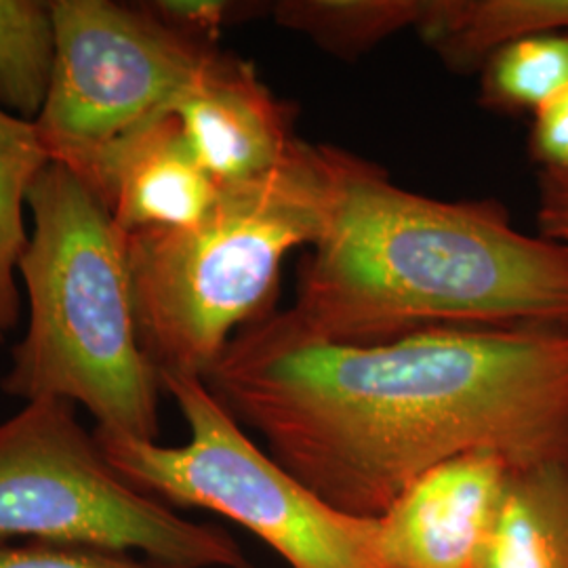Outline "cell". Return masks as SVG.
<instances>
[{
	"label": "cell",
	"mask_w": 568,
	"mask_h": 568,
	"mask_svg": "<svg viewBox=\"0 0 568 568\" xmlns=\"http://www.w3.org/2000/svg\"><path fill=\"white\" fill-rule=\"evenodd\" d=\"M230 417L331 508L379 518L469 453L568 464V326L438 328L331 344L286 310L241 328L203 377Z\"/></svg>",
	"instance_id": "6da1fadb"
},
{
	"label": "cell",
	"mask_w": 568,
	"mask_h": 568,
	"mask_svg": "<svg viewBox=\"0 0 568 568\" xmlns=\"http://www.w3.org/2000/svg\"><path fill=\"white\" fill-rule=\"evenodd\" d=\"M286 310L331 344L438 328L568 326V248L530 236L493 201L448 203L335 148L325 230Z\"/></svg>",
	"instance_id": "7a4b0ae2"
},
{
	"label": "cell",
	"mask_w": 568,
	"mask_h": 568,
	"mask_svg": "<svg viewBox=\"0 0 568 568\" xmlns=\"http://www.w3.org/2000/svg\"><path fill=\"white\" fill-rule=\"evenodd\" d=\"M32 234L20 260L30 323L0 387L26 405L68 400L95 429L156 443L161 375L143 352L126 267V234L65 164L28 194Z\"/></svg>",
	"instance_id": "3957f363"
},
{
	"label": "cell",
	"mask_w": 568,
	"mask_h": 568,
	"mask_svg": "<svg viewBox=\"0 0 568 568\" xmlns=\"http://www.w3.org/2000/svg\"><path fill=\"white\" fill-rule=\"evenodd\" d=\"M335 145L297 140L270 171L220 183L196 224L126 234L131 302L159 375L203 379L274 307L286 255L312 246L333 199Z\"/></svg>",
	"instance_id": "277c9868"
},
{
	"label": "cell",
	"mask_w": 568,
	"mask_h": 568,
	"mask_svg": "<svg viewBox=\"0 0 568 568\" xmlns=\"http://www.w3.org/2000/svg\"><path fill=\"white\" fill-rule=\"evenodd\" d=\"M190 440L182 447L95 429L108 464L169 508L215 511L274 549L291 568H386L379 520L331 508L257 447L203 379L164 375Z\"/></svg>",
	"instance_id": "5b68a950"
},
{
	"label": "cell",
	"mask_w": 568,
	"mask_h": 568,
	"mask_svg": "<svg viewBox=\"0 0 568 568\" xmlns=\"http://www.w3.org/2000/svg\"><path fill=\"white\" fill-rule=\"evenodd\" d=\"M133 554L180 568H253L225 530L187 520L108 464L68 400L28 403L0 424V546Z\"/></svg>",
	"instance_id": "8992f818"
},
{
	"label": "cell",
	"mask_w": 568,
	"mask_h": 568,
	"mask_svg": "<svg viewBox=\"0 0 568 568\" xmlns=\"http://www.w3.org/2000/svg\"><path fill=\"white\" fill-rule=\"evenodd\" d=\"M58 61L37 126L70 163L164 112L220 47L192 41L143 2L53 0Z\"/></svg>",
	"instance_id": "52a82bcc"
},
{
	"label": "cell",
	"mask_w": 568,
	"mask_h": 568,
	"mask_svg": "<svg viewBox=\"0 0 568 568\" xmlns=\"http://www.w3.org/2000/svg\"><path fill=\"white\" fill-rule=\"evenodd\" d=\"M508 474L493 453L427 469L377 518L386 568H478Z\"/></svg>",
	"instance_id": "ba28073f"
},
{
	"label": "cell",
	"mask_w": 568,
	"mask_h": 568,
	"mask_svg": "<svg viewBox=\"0 0 568 568\" xmlns=\"http://www.w3.org/2000/svg\"><path fill=\"white\" fill-rule=\"evenodd\" d=\"M65 164L105 204L124 234L196 224L215 201V182L171 110Z\"/></svg>",
	"instance_id": "9c48e42d"
},
{
	"label": "cell",
	"mask_w": 568,
	"mask_h": 568,
	"mask_svg": "<svg viewBox=\"0 0 568 568\" xmlns=\"http://www.w3.org/2000/svg\"><path fill=\"white\" fill-rule=\"evenodd\" d=\"M169 110L217 183L265 173L297 143L291 108L272 93L251 61L222 49L206 58Z\"/></svg>",
	"instance_id": "30bf717a"
},
{
	"label": "cell",
	"mask_w": 568,
	"mask_h": 568,
	"mask_svg": "<svg viewBox=\"0 0 568 568\" xmlns=\"http://www.w3.org/2000/svg\"><path fill=\"white\" fill-rule=\"evenodd\" d=\"M478 568H568V464L509 469Z\"/></svg>",
	"instance_id": "8fae6325"
},
{
	"label": "cell",
	"mask_w": 568,
	"mask_h": 568,
	"mask_svg": "<svg viewBox=\"0 0 568 568\" xmlns=\"http://www.w3.org/2000/svg\"><path fill=\"white\" fill-rule=\"evenodd\" d=\"M417 32L453 70H480L509 42L568 34V0H427Z\"/></svg>",
	"instance_id": "7c38bea8"
},
{
	"label": "cell",
	"mask_w": 568,
	"mask_h": 568,
	"mask_svg": "<svg viewBox=\"0 0 568 568\" xmlns=\"http://www.w3.org/2000/svg\"><path fill=\"white\" fill-rule=\"evenodd\" d=\"M51 152L37 122L0 108V342L20 323V260L30 241L23 206Z\"/></svg>",
	"instance_id": "4fadbf2b"
},
{
	"label": "cell",
	"mask_w": 568,
	"mask_h": 568,
	"mask_svg": "<svg viewBox=\"0 0 568 568\" xmlns=\"http://www.w3.org/2000/svg\"><path fill=\"white\" fill-rule=\"evenodd\" d=\"M426 7L427 0H281L270 13L284 30L354 60L406 28L417 30Z\"/></svg>",
	"instance_id": "5bb4252c"
},
{
	"label": "cell",
	"mask_w": 568,
	"mask_h": 568,
	"mask_svg": "<svg viewBox=\"0 0 568 568\" xmlns=\"http://www.w3.org/2000/svg\"><path fill=\"white\" fill-rule=\"evenodd\" d=\"M58 61L53 0H0V108L37 122Z\"/></svg>",
	"instance_id": "9a60e30c"
},
{
	"label": "cell",
	"mask_w": 568,
	"mask_h": 568,
	"mask_svg": "<svg viewBox=\"0 0 568 568\" xmlns=\"http://www.w3.org/2000/svg\"><path fill=\"white\" fill-rule=\"evenodd\" d=\"M480 72V102L488 110L535 114L568 89V34L509 42Z\"/></svg>",
	"instance_id": "2e32d148"
},
{
	"label": "cell",
	"mask_w": 568,
	"mask_h": 568,
	"mask_svg": "<svg viewBox=\"0 0 568 568\" xmlns=\"http://www.w3.org/2000/svg\"><path fill=\"white\" fill-rule=\"evenodd\" d=\"M0 568H180L133 554L49 544L0 546Z\"/></svg>",
	"instance_id": "e0dca14e"
},
{
	"label": "cell",
	"mask_w": 568,
	"mask_h": 568,
	"mask_svg": "<svg viewBox=\"0 0 568 568\" xmlns=\"http://www.w3.org/2000/svg\"><path fill=\"white\" fill-rule=\"evenodd\" d=\"M143 7L183 37L220 47L225 26L253 13L255 4L230 0H152L143 2Z\"/></svg>",
	"instance_id": "ac0fdd59"
},
{
	"label": "cell",
	"mask_w": 568,
	"mask_h": 568,
	"mask_svg": "<svg viewBox=\"0 0 568 568\" xmlns=\"http://www.w3.org/2000/svg\"><path fill=\"white\" fill-rule=\"evenodd\" d=\"M530 154L541 169L568 171V89L535 112Z\"/></svg>",
	"instance_id": "d6986e66"
},
{
	"label": "cell",
	"mask_w": 568,
	"mask_h": 568,
	"mask_svg": "<svg viewBox=\"0 0 568 568\" xmlns=\"http://www.w3.org/2000/svg\"><path fill=\"white\" fill-rule=\"evenodd\" d=\"M537 222L541 236L568 248V171H539Z\"/></svg>",
	"instance_id": "ffe728a7"
}]
</instances>
